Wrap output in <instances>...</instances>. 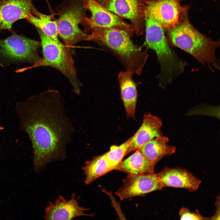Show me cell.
<instances>
[{
    "label": "cell",
    "mask_w": 220,
    "mask_h": 220,
    "mask_svg": "<svg viewBox=\"0 0 220 220\" xmlns=\"http://www.w3.org/2000/svg\"><path fill=\"white\" fill-rule=\"evenodd\" d=\"M15 110L21 129L31 142L35 171L64 159L75 129L59 92L49 90L32 96L18 102Z\"/></svg>",
    "instance_id": "cell-1"
},
{
    "label": "cell",
    "mask_w": 220,
    "mask_h": 220,
    "mask_svg": "<svg viewBox=\"0 0 220 220\" xmlns=\"http://www.w3.org/2000/svg\"><path fill=\"white\" fill-rule=\"evenodd\" d=\"M54 15L43 14L35 8L33 14L28 16L26 19L46 35L55 41L60 42L58 38L57 23L55 20H53Z\"/></svg>",
    "instance_id": "cell-20"
},
{
    "label": "cell",
    "mask_w": 220,
    "mask_h": 220,
    "mask_svg": "<svg viewBox=\"0 0 220 220\" xmlns=\"http://www.w3.org/2000/svg\"><path fill=\"white\" fill-rule=\"evenodd\" d=\"M82 169L85 176L84 182L86 185L91 184L97 178L114 170L105 154L94 156L91 160L86 161Z\"/></svg>",
    "instance_id": "cell-19"
},
{
    "label": "cell",
    "mask_w": 220,
    "mask_h": 220,
    "mask_svg": "<svg viewBox=\"0 0 220 220\" xmlns=\"http://www.w3.org/2000/svg\"><path fill=\"white\" fill-rule=\"evenodd\" d=\"M163 188L185 189L190 192L196 190L201 180L185 169L164 167L157 174Z\"/></svg>",
    "instance_id": "cell-14"
},
{
    "label": "cell",
    "mask_w": 220,
    "mask_h": 220,
    "mask_svg": "<svg viewBox=\"0 0 220 220\" xmlns=\"http://www.w3.org/2000/svg\"><path fill=\"white\" fill-rule=\"evenodd\" d=\"M85 0H64L56 8L58 35L68 47L87 41L89 27Z\"/></svg>",
    "instance_id": "cell-5"
},
{
    "label": "cell",
    "mask_w": 220,
    "mask_h": 220,
    "mask_svg": "<svg viewBox=\"0 0 220 220\" xmlns=\"http://www.w3.org/2000/svg\"><path fill=\"white\" fill-rule=\"evenodd\" d=\"M133 74L128 71H121L118 75L121 98L127 117L135 119L138 98L137 85L132 79Z\"/></svg>",
    "instance_id": "cell-16"
},
{
    "label": "cell",
    "mask_w": 220,
    "mask_h": 220,
    "mask_svg": "<svg viewBox=\"0 0 220 220\" xmlns=\"http://www.w3.org/2000/svg\"><path fill=\"white\" fill-rule=\"evenodd\" d=\"M215 205L216 209L214 215L211 218H207V219L220 220V198L219 196H218L217 198Z\"/></svg>",
    "instance_id": "cell-23"
},
{
    "label": "cell",
    "mask_w": 220,
    "mask_h": 220,
    "mask_svg": "<svg viewBox=\"0 0 220 220\" xmlns=\"http://www.w3.org/2000/svg\"><path fill=\"white\" fill-rule=\"evenodd\" d=\"M87 9L91 13L88 18L89 27L112 28L126 31L131 35L134 34L130 24L123 19L105 8L95 0H85Z\"/></svg>",
    "instance_id": "cell-13"
},
{
    "label": "cell",
    "mask_w": 220,
    "mask_h": 220,
    "mask_svg": "<svg viewBox=\"0 0 220 220\" xmlns=\"http://www.w3.org/2000/svg\"><path fill=\"white\" fill-rule=\"evenodd\" d=\"M87 41L100 42L107 47L125 67L126 71L140 75L148 57L147 50L134 44L132 36L125 30L94 27Z\"/></svg>",
    "instance_id": "cell-3"
},
{
    "label": "cell",
    "mask_w": 220,
    "mask_h": 220,
    "mask_svg": "<svg viewBox=\"0 0 220 220\" xmlns=\"http://www.w3.org/2000/svg\"><path fill=\"white\" fill-rule=\"evenodd\" d=\"M188 11L180 19L174 27L164 29L168 41L193 56L204 66L207 65L214 72L213 67L219 69L218 60L215 55L220 46L219 40L214 41L195 28L188 17Z\"/></svg>",
    "instance_id": "cell-2"
},
{
    "label": "cell",
    "mask_w": 220,
    "mask_h": 220,
    "mask_svg": "<svg viewBox=\"0 0 220 220\" xmlns=\"http://www.w3.org/2000/svg\"><path fill=\"white\" fill-rule=\"evenodd\" d=\"M79 198V196L76 198L74 193L69 200L59 195L54 202L49 201V204L45 208V219L71 220L80 216H93V214L85 213L90 209L80 206L77 201Z\"/></svg>",
    "instance_id": "cell-11"
},
{
    "label": "cell",
    "mask_w": 220,
    "mask_h": 220,
    "mask_svg": "<svg viewBox=\"0 0 220 220\" xmlns=\"http://www.w3.org/2000/svg\"><path fill=\"white\" fill-rule=\"evenodd\" d=\"M162 125V120L159 117L149 113L145 114L141 125L132 136L126 155L139 149L152 139L163 136Z\"/></svg>",
    "instance_id": "cell-15"
},
{
    "label": "cell",
    "mask_w": 220,
    "mask_h": 220,
    "mask_svg": "<svg viewBox=\"0 0 220 220\" xmlns=\"http://www.w3.org/2000/svg\"><path fill=\"white\" fill-rule=\"evenodd\" d=\"M155 165L149 161L138 149L121 162L114 170L125 172L129 175H137L154 172Z\"/></svg>",
    "instance_id": "cell-18"
},
{
    "label": "cell",
    "mask_w": 220,
    "mask_h": 220,
    "mask_svg": "<svg viewBox=\"0 0 220 220\" xmlns=\"http://www.w3.org/2000/svg\"><path fill=\"white\" fill-rule=\"evenodd\" d=\"M132 139V137L120 145L112 146L110 150L105 153L106 159L114 170L121 162L126 155Z\"/></svg>",
    "instance_id": "cell-21"
},
{
    "label": "cell",
    "mask_w": 220,
    "mask_h": 220,
    "mask_svg": "<svg viewBox=\"0 0 220 220\" xmlns=\"http://www.w3.org/2000/svg\"><path fill=\"white\" fill-rule=\"evenodd\" d=\"M179 215L181 220H202L207 219L202 216L198 211L191 212L187 208L182 207L179 211Z\"/></svg>",
    "instance_id": "cell-22"
},
{
    "label": "cell",
    "mask_w": 220,
    "mask_h": 220,
    "mask_svg": "<svg viewBox=\"0 0 220 220\" xmlns=\"http://www.w3.org/2000/svg\"><path fill=\"white\" fill-rule=\"evenodd\" d=\"M169 141L167 137L163 135L152 139L138 149L147 160L156 165L163 157L175 152L176 147L169 145Z\"/></svg>",
    "instance_id": "cell-17"
},
{
    "label": "cell",
    "mask_w": 220,
    "mask_h": 220,
    "mask_svg": "<svg viewBox=\"0 0 220 220\" xmlns=\"http://www.w3.org/2000/svg\"><path fill=\"white\" fill-rule=\"evenodd\" d=\"M41 42L22 35L13 32L4 39H0V66L5 67L12 65L24 63L32 64L25 68L27 70L37 67L42 59L38 53Z\"/></svg>",
    "instance_id": "cell-7"
},
{
    "label": "cell",
    "mask_w": 220,
    "mask_h": 220,
    "mask_svg": "<svg viewBox=\"0 0 220 220\" xmlns=\"http://www.w3.org/2000/svg\"><path fill=\"white\" fill-rule=\"evenodd\" d=\"M36 28L40 39L43 54L42 60L37 67L49 66L59 71L68 79L74 93L79 94L82 84L78 77L74 61L68 47Z\"/></svg>",
    "instance_id": "cell-6"
},
{
    "label": "cell",
    "mask_w": 220,
    "mask_h": 220,
    "mask_svg": "<svg viewBox=\"0 0 220 220\" xmlns=\"http://www.w3.org/2000/svg\"><path fill=\"white\" fill-rule=\"evenodd\" d=\"M35 9L32 0H0V33L4 30L13 32V24L33 14Z\"/></svg>",
    "instance_id": "cell-12"
},
{
    "label": "cell",
    "mask_w": 220,
    "mask_h": 220,
    "mask_svg": "<svg viewBox=\"0 0 220 220\" xmlns=\"http://www.w3.org/2000/svg\"></svg>",
    "instance_id": "cell-25"
},
{
    "label": "cell",
    "mask_w": 220,
    "mask_h": 220,
    "mask_svg": "<svg viewBox=\"0 0 220 220\" xmlns=\"http://www.w3.org/2000/svg\"><path fill=\"white\" fill-rule=\"evenodd\" d=\"M182 0H148L145 16L157 22L164 29L173 28L188 11L189 7L182 6Z\"/></svg>",
    "instance_id": "cell-9"
},
{
    "label": "cell",
    "mask_w": 220,
    "mask_h": 220,
    "mask_svg": "<svg viewBox=\"0 0 220 220\" xmlns=\"http://www.w3.org/2000/svg\"><path fill=\"white\" fill-rule=\"evenodd\" d=\"M123 181V186L115 193L121 200H130L135 197L163 188L157 174L154 172L137 175H128Z\"/></svg>",
    "instance_id": "cell-10"
},
{
    "label": "cell",
    "mask_w": 220,
    "mask_h": 220,
    "mask_svg": "<svg viewBox=\"0 0 220 220\" xmlns=\"http://www.w3.org/2000/svg\"><path fill=\"white\" fill-rule=\"evenodd\" d=\"M145 20V44L156 53L160 66L157 79L159 85L164 88L183 72L185 63L169 46L164 29L148 16Z\"/></svg>",
    "instance_id": "cell-4"
},
{
    "label": "cell",
    "mask_w": 220,
    "mask_h": 220,
    "mask_svg": "<svg viewBox=\"0 0 220 220\" xmlns=\"http://www.w3.org/2000/svg\"><path fill=\"white\" fill-rule=\"evenodd\" d=\"M105 8L123 19H127L134 34H143L148 0H95Z\"/></svg>",
    "instance_id": "cell-8"
},
{
    "label": "cell",
    "mask_w": 220,
    "mask_h": 220,
    "mask_svg": "<svg viewBox=\"0 0 220 220\" xmlns=\"http://www.w3.org/2000/svg\"><path fill=\"white\" fill-rule=\"evenodd\" d=\"M3 129H4V128L3 127L0 126V131L1 130H2Z\"/></svg>",
    "instance_id": "cell-24"
}]
</instances>
